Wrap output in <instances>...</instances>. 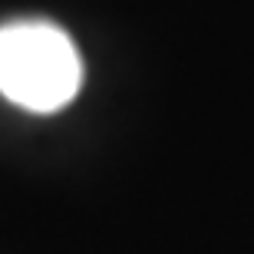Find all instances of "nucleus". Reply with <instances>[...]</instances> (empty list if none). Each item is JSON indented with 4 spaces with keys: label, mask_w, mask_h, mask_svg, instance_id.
Returning a JSON list of instances; mask_svg holds the SVG:
<instances>
[{
    "label": "nucleus",
    "mask_w": 254,
    "mask_h": 254,
    "mask_svg": "<svg viewBox=\"0 0 254 254\" xmlns=\"http://www.w3.org/2000/svg\"><path fill=\"white\" fill-rule=\"evenodd\" d=\"M83 89V57L50 20H10L0 27V93L27 113H57Z\"/></svg>",
    "instance_id": "obj_1"
}]
</instances>
